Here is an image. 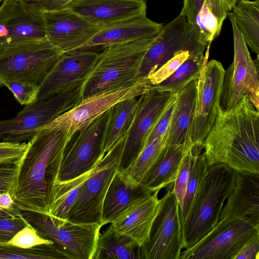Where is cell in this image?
I'll return each instance as SVG.
<instances>
[{
  "mask_svg": "<svg viewBox=\"0 0 259 259\" xmlns=\"http://www.w3.org/2000/svg\"><path fill=\"white\" fill-rule=\"evenodd\" d=\"M167 131L161 137L147 145L134 162L124 171L131 179L140 183L167 147Z\"/></svg>",
  "mask_w": 259,
  "mask_h": 259,
  "instance_id": "obj_35",
  "label": "cell"
},
{
  "mask_svg": "<svg viewBox=\"0 0 259 259\" xmlns=\"http://www.w3.org/2000/svg\"><path fill=\"white\" fill-rule=\"evenodd\" d=\"M208 46L201 41L197 27L179 14L163 26L154 43L145 52L138 78L146 79L181 52L188 51L191 55L204 52Z\"/></svg>",
  "mask_w": 259,
  "mask_h": 259,
  "instance_id": "obj_12",
  "label": "cell"
},
{
  "mask_svg": "<svg viewBox=\"0 0 259 259\" xmlns=\"http://www.w3.org/2000/svg\"><path fill=\"white\" fill-rule=\"evenodd\" d=\"M157 36L103 48L82 84V100L132 85L140 80L138 74L143 57Z\"/></svg>",
  "mask_w": 259,
  "mask_h": 259,
  "instance_id": "obj_3",
  "label": "cell"
},
{
  "mask_svg": "<svg viewBox=\"0 0 259 259\" xmlns=\"http://www.w3.org/2000/svg\"><path fill=\"white\" fill-rule=\"evenodd\" d=\"M229 11L225 0L204 1L195 22L203 42L210 45L220 35L223 23Z\"/></svg>",
  "mask_w": 259,
  "mask_h": 259,
  "instance_id": "obj_31",
  "label": "cell"
},
{
  "mask_svg": "<svg viewBox=\"0 0 259 259\" xmlns=\"http://www.w3.org/2000/svg\"><path fill=\"white\" fill-rule=\"evenodd\" d=\"M150 91L151 85L145 79H140L132 85L87 98L43 127L64 130L71 140L76 133L119 102L138 97Z\"/></svg>",
  "mask_w": 259,
  "mask_h": 259,
  "instance_id": "obj_15",
  "label": "cell"
},
{
  "mask_svg": "<svg viewBox=\"0 0 259 259\" xmlns=\"http://www.w3.org/2000/svg\"><path fill=\"white\" fill-rule=\"evenodd\" d=\"M205 0H184L180 14L184 16L189 23L195 26V19Z\"/></svg>",
  "mask_w": 259,
  "mask_h": 259,
  "instance_id": "obj_46",
  "label": "cell"
},
{
  "mask_svg": "<svg viewBox=\"0 0 259 259\" xmlns=\"http://www.w3.org/2000/svg\"><path fill=\"white\" fill-rule=\"evenodd\" d=\"M125 137L119 139L105 154L98 169L82 185L68 212V221L76 224L103 226V201L109 184L118 170Z\"/></svg>",
  "mask_w": 259,
  "mask_h": 259,
  "instance_id": "obj_11",
  "label": "cell"
},
{
  "mask_svg": "<svg viewBox=\"0 0 259 259\" xmlns=\"http://www.w3.org/2000/svg\"><path fill=\"white\" fill-rule=\"evenodd\" d=\"M0 207L5 209H13L16 203L9 192L0 194Z\"/></svg>",
  "mask_w": 259,
  "mask_h": 259,
  "instance_id": "obj_47",
  "label": "cell"
},
{
  "mask_svg": "<svg viewBox=\"0 0 259 259\" xmlns=\"http://www.w3.org/2000/svg\"><path fill=\"white\" fill-rule=\"evenodd\" d=\"M198 81L189 83L178 94L167 130V146L180 144L192 139L191 128L198 94Z\"/></svg>",
  "mask_w": 259,
  "mask_h": 259,
  "instance_id": "obj_26",
  "label": "cell"
},
{
  "mask_svg": "<svg viewBox=\"0 0 259 259\" xmlns=\"http://www.w3.org/2000/svg\"><path fill=\"white\" fill-rule=\"evenodd\" d=\"M70 141L64 130L42 127L28 141L10 192L18 208L48 214L47 174Z\"/></svg>",
  "mask_w": 259,
  "mask_h": 259,
  "instance_id": "obj_2",
  "label": "cell"
},
{
  "mask_svg": "<svg viewBox=\"0 0 259 259\" xmlns=\"http://www.w3.org/2000/svg\"><path fill=\"white\" fill-rule=\"evenodd\" d=\"M178 94L151 90L138 98L131 127L124 139L118 170L124 171L136 159L163 113Z\"/></svg>",
  "mask_w": 259,
  "mask_h": 259,
  "instance_id": "obj_14",
  "label": "cell"
},
{
  "mask_svg": "<svg viewBox=\"0 0 259 259\" xmlns=\"http://www.w3.org/2000/svg\"><path fill=\"white\" fill-rule=\"evenodd\" d=\"M159 192L138 201L115 220L111 224L116 232L132 238L140 247L143 246L160 207Z\"/></svg>",
  "mask_w": 259,
  "mask_h": 259,
  "instance_id": "obj_23",
  "label": "cell"
},
{
  "mask_svg": "<svg viewBox=\"0 0 259 259\" xmlns=\"http://www.w3.org/2000/svg\"><path fill=\"white\" fill-rule=\"evenodd\" d=\"M143 1H145V0H143Z\"/></svg>",
  "mask_w": 259,
  "mask_h": 259,
  "instance_id": "obj_50",
  "label": "cell"
},
{
  "mask_svg": "<svg viewBox=\"0 0 259 259\" xmlns=\"http://www.w3.org/2000/svg\"><path fill=\"white\" fill-rule=\"evenodd\" d=\"M99 55V53L93 50L62 53L38 86L34 102L84 82L93 69Z\"/></svg>",
  "mask_w": 259,
  "mask_h": 259,
  "instance_id": "obj_19",
  "label": "cell"
},
{
  "mask_svg": "<svg viewBox=\"0 0 259 259\" xmlns=\"http://www.w3.org/2000/svg\"><path fill=\"white\" fill-rule=\"evenodd\" d=\"M1 1V0H0V1Z\"/></svg>",
  "mask_w": 259,
  "mask_h": 259,
  "instance_id": "obj_51",
  "label": "cell"
},
{
  "mask_svg": "<svg viewBox=\"0 0 259 259\" xmlns=\"http://www.w3.org/2000/svg\"><path fill=\"white\" fill-rule=\"evenodd\" d=\"M183 247L180 206L173 187L160 199V207L140 259H180Z\"/></svg>",
  "mask_w": 259,
  "mask_h": 259,
  "instance_id": "obj_13",
  "label": "cell"
},
{
  "mask_svg": "<svg viewBox=\"0 0 259 259\" xmlns=\"http://www.w3.org/2000/svg\"><path fill=\"white\" fill-rule=\"evenodd\" d=\"M19 159L0 163V194L10 192L17 174Z\"/></svg>",
  "mask_w": 259,
  "mask_h": 259,
  "instance_id": "obj_41",
  "label": "cell"
},
{
  "mask_svg": "<svg viewBox=\"0 0 259 259\" xmlns=\"http://www.w3.org/2000/svg\"><path fill=\"white\" fill-rule=\"evenodd\" d=\"M233 259H259V235L246 243Z\"/></svg>",
  "mask_w": 259,
  "mask_h": 259,
  "instance_id": "obj_45",
  "label": "cell"
},
{
  "mask_svg": "<svg viewBox=\"0 0 259 259\" xmlns=\"http://www.w3.org/2000/svg\"><path fill=\"white\" fill-rule=\"evenodd\" d=\"M228 16L233 34L234 60L225 71L219 107L222 111L227 112L245 96L259 111L258 56L252 59L232 13L229 12Z\"/></svg>",
  "mask_w": 259,
  "mask_h": 259,
  "instance_id": "obj_7",
  "label": "cell"
},
{
  "mask_svg": "<svg viewBox=\"0 0 259 259\" xmlns=\"http://www.w3.org/2000/svg\"><path fill=\"white\" fill-rule=\"evenodd\" d=\"M204 60V52L191 55L168 78L151 85V91L178 94L189 83L199 78Z\"/></svg>",
  "mask_w": 259,
  "mask_h": 259,
  "instance_id": "obj_32",
  "label": "cell"
},
{
  "mask_svg": "<svg viewBox=\"0 0 259 259\" xmlns=\"http://www.w3.org/2000/svg\"><path fill=\"white\" fill-rule=\"evenodd\" d=\"M40 11L64 9L73 0H18Z\"/></svg>",
  "mask_w": 259,
  "mask_h": 259,
  "instance_id": "obj_44",
  "label": "cell"
},
{
  "mask_svg": "<svg viewBox=\"0 0 259 259\" xmlns=\"http://www.w3.org/2000/svg\"><path fill=\"white\" fill-rule=\"evenodd\" d=\"M18 214L17 207L13 209H5L0 207V220L10 218Z\"/></svg>",
  "mask_w": 259,
  "mask_h": 259,
  "instance_id": "obj_48",
  "label": "cell"
},
{
  "mask_svg": "<svg viewBox=\"0 0 259 259\" xmlns=\"http://www.w3.org/2000/svg\"><path fill=\"white\" fill-rule=\"evenodd\" d=\"M27 224L18 213L14 217L0 220V241L10 240Z\"/></svg>",
  "mask_w": 259,
  "mask_h": 259,
  "instance_id": "obj_40",
  "label": "cell"
},
{
  "mask_svg": "<svg viewBox=\"0 0 259 259\" xmlns=\"http://www.w3.org/2000/svg\"><path fill=\"white\" fill-rule=\"evenodd\" d=\"M163 23L153 21L146 16L123 20L103 27L78 50H95L113 44L156 37Z\"/></svg>",
  "mask_w": 259,
  "mask_h": 259,
  "instance_id": "obj_21",
  "label": "cell"
},
{
  "mask_svg": "<svg viewBox=\"0 0 259 259\" xmlns=\"http://www.w3.org/2000/svg\"><path fill=\"white\" fill-rule=\"evenodd\" d=\"M7 87L16 100L22 105L33 103L36 99L38 87L27 82L0 77V87Z\"/></svg>",
  "mask_w": 259,
  "mask_h": 259,
  "instance_id": "obj_36",
  "label": "cell"
},
{
  "mask_svg": "<svg viewBox=\"0 0 259 259\" xmlns=\"http://www.w3.org/2000/svg\"><path fill=\"white\" fill-rule=\"evenodd\" d=\"M236 172L223 164L208 167L182 224L183 248H191L214 228L234 188Z\"/></svg>",
  "mask_w": 259,
  "mask_h": 259,
  "instance_id": "obj_4",
  "label": "cell"
},
{
  "mask_svg": "<svg viewBox=\"0 0 259 259\" xmlns=\"http://www.w3.org/2000/svg\"><path fill=\"white\" fill-rule=\"evenodd\" d=\"M27 143L0 142V163L17 161L23 155Z\"/></svg>",
  "mask_w": 259,
  "mask_h": 259,
  "instance_id": "obj_43",
  "label": "cell"
},
{
  "mask_svg": "<svg viewBox=\"0 0 259 259\" xmlns=\"http://www.w3.org/2000/svg\"><path fill=\"white\" fill-rule=\"evenodd\" d=\"M66 8L101 27L146 16L147 11L143 0H73Z\"/></svg>",
  "mask_w": 259,
  "mask_h": 259,
  "instance_id": "obj_20",
  "label": "cell"
},
{
  "mask_svg": "<svg viewBox=\"0 0 259 259\" xmlns=\"http://www.w3.org/2000/svg\"><path fill=\"white\" fill-rule=\"evenodd\" d=\"M259 235V220L251 217L223 219L180 259H233L248 241Z\"/></svg>",
  "mask_w": 259,
  "mask_h": 259,
  "instance_id": "obj_10",
  "label": "cell"
},
{
  "mask_svg": "<svg viewBox=\"0 0 259 259\" xmlns=\"http://www.w3.org/2000/svg\"><path fill=\"white\" fill-rule=\"evenodd\" d=\"M110 109L79 131L74 141L67 143L50 166L54 178L52 182L72 179L93 169L100 162L105 155L104 142Z\"/></svg>",
  "mask_w": 259,
  "mask_h": 259,
  "instance_id": "obj_6",
  "label": "cell"
},
{
  "mask_svg": "<svg viewBox=\"0 0 259 259\" xmlns=\"http://www.w3.org/2000/svg\"><path fill=\"white\" fill-rule=\"evenodd\" d=\"M230 11H231L236 0H225Z\"/></svg>",
  "mask_w": 259,
  "mask_h": 259,
  "instance_id": "obj_49",
  "label": "cell"
},
{
  "mask_svg": "<svg viewBox=\"0 0 259 259\" xmlns=\"http://www.w3.org/2000/svg\"><path fill=\"white\" fill-rule=\"evenodd\" d=\"M62 53L47 39L25 41L0 53V77L38 88Z\"/></svg>",
  "mask_w": 259,
  "mask_h": 259,
  "instance_id": "obj_9",
  "label": "cell"
},
{
  "mask_svg": "<svg viewBox=\"0 0 259 259\" xmlns=\"http://www.w3.org/2000/svg\"><path fill=\"white\" fill-rule=\"evenodd\" d=\"M47 39L41 12L18 0L0 6V53L25 41Z\"/></svg>",
  "mask_w": 259,
  "mask_h": 259,
  "instance_id": "obj_17",
  "label": "cell"
},
{
  "mask_svg": "<svg viewBox=\"0 0 259 259\" xmlns=\"http://www.w3.org/2000/svg\"><path fill=\"white\" fill-rule=\"evenodd\" d=\"M190 55L188 51L177 54L145 80L150 85L160 83L171 75Z\"/></svg>",
  "mask_w": 259,
  "mask_h": 259,
  "instance_id": "obj_38",
  "label": "cell"
},
{
  "mask_svg": "<svg viewBox=\"0 0 259 259\" xmlns=\"http://www.w3.org/2000/svg\"><path fill=\"white\" fill-rule=\"evenodd\" d=\"M194 145L192 139H188L180 144L167 146L140 183L152 193L174 186L183 159Z\"/></svg>",
  "mask_w": 259,
  "mask_h": 259,
  "instance_id": "obj_25",
  "label": "cell"
},
{
  "mask_svg": "<svg viewBox=\"0 0 259 259\" xmlns=\"http://www.w3.org/2000/svg\"><path fill=\"white\" fill-rule=\"evenodd\" d=\"M209 47H207L204 64L198 79V94L191 128L193 143L201 147L217 115L225 71L220 62L214 59L207 62Z\"/></svg>",
  "mask_w": 259,
  "mask_h": 259,
  "instance_id": "obj_16",
  "label": "cell"
},
{
  "mask_svg": "<svg viewBox=\"0 0 259 259\" xmlns=\"http://www.w3.org/2000/svg\"><path fill=\"white\" fill-rule=\"evenodd\" d=\"M232 12L237 28L246 44L259 55V0H236Z\"/></svg>",
  "mask_w": 259,
  "mask_h": 259,
  "instance_id": "obj_29",
  "label": "cell"
},
{
  "mask_svg": "<svg viewBox=\"0 0 259 259\" xmlns=\"http://www.w3.org/2000/svg\"><path fill=\"white\" fill-rule=\"evenodd\" d=\"M202 147L194 145L192 149V156L189 179L182 208L180 217L182 224L186 220L194 197L204 180L208 168Z\"/></svg>",
  "mask_w": 259,
  "mask_h": 259,
  "instance_id": "obj_33",
  "label": "cell"
},
{
  "mask_svg": "<svg viewBox=\"0 0 259 259\" xmlns=\"http://www.w3.org/2000/svg\"><path fill=\"white\" fill-rule=\"evenodd\" d=\"M40 12L47 39L62 53L80 49L103 28L67 8Z\"/></svg>",
  "mask_w": 259,
  "mask_h": 259,
  "instance_id": "obj_18",
  "label": "cell"
},
{
  "mask_svg": "<svg viewBox=\"0 0 259 259\" xmlns=\"http://www.w3.org/2000/svg\"><path fill=\"white\" fill-rule=\"evenodd\" d=\"M247 216L259 220V174L237 171L234 188L219 220Z\"/></svg>",
  "mask_w": 259,
  "mask_h": 259,
  "instance_id": "obj_24",
  "label": "cell"
},
{
  "mask_svg": "<svg viewBox=\"0 0 259 259\" xmlns=\"http://www.w3.org/2000/svg\"><path fill=\"white\" fill-rule=\"evenodd\" d=\"M17 211L40 236L63 248L72 259L93 258L102 226L76 224L18 207Z\"/></svg>",
  "mask_w": 259,
  "mask_h": 259,
  "instance_id": "obj_8",
  "label": "cell"
},
{
  "mask_svg": "<svg viewBox=\"0 0 259 259\" xmlns=\"http://www.w3.org/2000/svg\"><path fill=\"white\" fill-rule=\"evenodd\" d=\"M0 258L72 259L63 248L54 243L24 249L9 241H0Z\"/></svg>",
  "mask_w": 259,
  "mask_h": 259,
  "instance_id": "obj_34",
  "label": "cell"
},
{
  "mask_svg": "<svg viewBox=\"0 0 259 259\" xmlns=\"http://www.w3.org/2000/svg\"><path fill=\"white\" fill-rule=\"evenodd\" d=\"M258 111L245 96L227 112L218 107L202 144L208 167L223 164L259 174Z\"/></svg>",
  "mask_w": 259,
  "mask_h": 259,
  "instance_id": "obj_1",
  "label": "cell"
},
{
  "mask_svg": "<svg viewBox=\"0 0 259 259\" xmlns=\"http://www.w3.org/2000/svg\"><path fill=\"white\" fill-rule=\"evenodd\" d=\"M83 82L66 89L46 100L26 105L13 118L0 121V139L11 143L28 141L39 129L81 101Z\"/></svg>",
  "mask_w": 259,
  "mask_h": 259,
  "instance_id": "obj_5",
  "label": "cell"
},
{
  "mask_svg": "<svg viewBox=\"0 0 259 259\" xmlns=\"http://www.w3.org/2000/svg\"><path fill=\"white\" fill-rule=\"evenodd\" d=\"M9 241L14 245L24 249L53 243L52 241L40 236L36 231L28 223Z\"/></svg>",
  "mask_w": 259,
  "mask_h": 259,
  "instance_id": "obj_37",
  "label": "cell"
},
{
  "mask_svg": "<svg viewBox=\"0 0 259 259\" xmlns=\"http://www.w3.org/2000/svg\"><path fill=\"white\" fill-rule=\"evenodd\" d=\"M138 97L121 101L111 108L104 142L105 154L126 136L135 116Z\"/></svg>",
  "mask_w": 259,
  "mask_h": 259,
  "instance_id": "obj_30",
  "label": "cell"
},
{
  "mask_svg": "<svg viewBox=\"0 0 259 259\" xmlns=\"http://www.w3.org/2000/svg\"><path fill=\"white\" fill-rule=\"evenodd\" d=\"M140 247L132 238L116 232L111 224L100 233L93 259H140Z\"/></svg>",
  "mask_w": 259,
  "mask_h": 259,
  "instance_id": "obj_28",
  "label": "cell"
},
{
  "mask_svg": "<svg viewBox=\"0 0 259 259\" xmlns=\"http://www.w3.org/2000/svg\"><path fill=\"white\" fill-rule=\"evenodd\" d=\"M99 164L93 169L72 179L52 182L47 188L48 214L67 220L68 212L75 201L82 185L98 169Z\"/></svg>",
  "mask_w": 259,
  "mask_h": 259,
  "instance_id": "obj_27",
  "label": "cell"
},
{
  "mask_svg": "<svg viewBox=\"0 0 259 259\" xmlns=\"http://www.w3.org/2000/svg\"><path fill=\"white\" fill-rule=\"evenodd\" d=\"M177 98V97L170 103L158 120L148 139L146 146L164 135L167 131L175 107Z\"/></svg>",
  "mask_w": 259,
  "mask_h": 259,
  "instance_id": "obj_42",
  "label": "cell"
},
{
  "mask_svg": "<svg viewBox=\"0 0 259 259\" xmlns=\"http://www.w3.org/2000/svg\"></svg>",
  "mask_w": 259,
  "mask_h": 259,
  "instance_id": "obj_52",
  "label": "cell"
},
{
  "mask_svg": "<svg viewBox=\"0 0 259 259\" xmlns=\"http://www.w3.org/2000/svg\"><path fill=\"white\" fill-rule=\"evenodd\" d=\"M192 149L182 161L173 187V190L180 206V210L182 208L183 205L189 179Z\"/></svg>",
  "mask_w": 259,
  "mask_h": 259,
  "instance_id": "obj_39",
  "label": "cell"
},
{
  "mask_svg": "<svg viewBox=\"0 0 259 259\" xmlns=\"http://www.w3.org/2000/svg\"><path fill=\"white\" fill-rule=\"evenodd\" d=\"M152 193L142 184L117 170L105 196L102 207L103 225L112 223L129 207Z\"/></svg>",
  "mask_w": 259,
  "mask_h": 259,
  "instance_id": "obj_22",
  "label": "cell"
}]
</instances>
